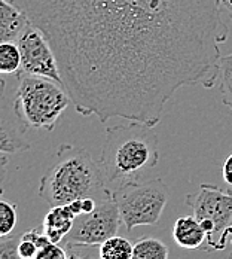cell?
I'll use <instances>...</instances> for the list:
<instances>
[{"label": "cell", "mask_w": 232, "mask_h": 259, "mask_svg": "<svg viewBox=\"0 0 232 259\" xmlns=\"http://www.w3.org/2000/svg\"><path fill=\"white\" fill-rule=\"evenodd\" d=\"M67 253L63 244L48 241L42 247H39L37 255L34 259H66Z\"/></svg>", "instance_id": "obj_19"}, {"label": "cell", "mask_w": 232, "mask_h": 259, "mask_svg": "<svg viewBox=\"0 0 232 259\" xmlns=\"http://www.w3.org/2000/svg\"><path fill=\"white\" fill-rule=\"evenodd\" d=\"M112 197L118 206L121 221L127 231L135 227L155 225L168 203V188L162 179L122 182Z\"/></svg>", "instance_id": "obj_5"}, {"label": "cell", "mask_w": 232, "mask_h": 259, "mask_svg": "<svg viewBox=\"0 0 232 259\" xmlns=\"http://www.w3.org/2000/svg\"><path fill=\"white\" fill-rule=\"evenodd\" d=\"M21 69V52L15 42L0 44V75H18Z\"/></svg>", "instance_id": "obj_15"}, {"label": "cell", "mask_w": 232, "mask_h": 259, "mask_svg": "<svg viewBox=\"0 0 232 259\" xmlns=\"http://www.w3.org/2000/svg\"><path fill=\"white\" fill-rule=\"evenodd\" d=\"M173 238L177 246L188 250L201 249L207 241V233L198 219L192 216H180L173 227Z\"/></svg>", "instance_id": "obj_12"}, {"label": "cell", "mask_w": 232, "mask_h": 259, "mask_svg": "<svg viewBox=\"0 0 232 259\" xmlns=\"http://www.w3.org/2000/svg\"><path fill=\"white\" fill-rule=\"evenodd\" d=\"M12 2L72 78L142 75L228 37L216 0Z\"/></svg>", "instance_id": "obj_1"}, {"label": "cell", "mask_w": 232, "mask_h": 259, "mask_svg": "<svg viewBox=\"0 0 232 259\" xmlns=\"http://www.w3.org/2000/svg\"><path fill=\"white\" fill-rule=\"evenodd\" d=\"M30 21L24 11L12 0H0V44L18 42Z\"/></svg>", "instance_id": "obj_10"}, {"label": "cell", "mask_w": 232, "mask_h": 259, "mask_svg": "<svg viewBox=\"0 0 232 259\" xmlns=\"http://www.w3.org/2000/svg\"><path fill=\"white\" fill-rule=\"evenodd\" d=\"M18 255L21 259H34L37 255L39 246L30 238L26 234H20V241H18Z\"/></svg>", "instance_id": "obj_21"}, {"label": "cell", "mask_w": 232, "mask_h": 259, "mask_svg": "<svg viewBox=\"0 0 232 259\" xmlns=\"http://www.w3.org/2000/svg\"><path fill=\"white\" fill-rule=\"evenodd\" d=\"M72 103L64 87L39 76H18L14 104L28 128L52 131Z\"/></svg>", "instance_id": "obj_4"}, {"label": "cell", "mask_w": 232, "mask_h": 259, "mask_svg": "<svg viewBox=\"0 0 232 259\" xmlns=\"http://www.w3.org/2000/svg\"><path fill=\"white\" fill-rule=\"evenodd\" d=\"M17 45L21 52V69L17 76L28 75L47 78L63 87L57 57L52 51L48 39L37 27L28 23Z\"/></svg>", "instance_id": "obj_7"}, {"label": "cell", "mask_w": 232, "mask_h": 259, "mask_svg": "<svg viewBox=\"0 0 232 259\" xmlns=\"http://www.w3.org/2000/svg\"><path fill=\"white\" fill-rule=\"evenodd\" d=\"M168 255L165 243L154 237L140 238L132 247V259H168Z\"/></svg>", "instance_id": "obj_13"}, {"label": "cell", "mask_w": 232, "mask_h": 259, "mask_svg": "<svg viewBox=\"0 0 232 259\" xmlns=\"http://www.w3.org/2000/svg\"><path fill=\"white\" fill-rule=\"evenodd\" d=\"M121 216L118 206L112 197H106L97 203V207L91 213L80 214L75 219L72 231L63 240V243H83L100 246L107 238L116 235L121 225Z\"/></svg>", "instance_id": "obj_8"}, {"label": "cell", "mask_w": 232, "mask_h": 259, "mask_svg": "<svg viewBox=\"0 0 232 259\" xmlns=\"http://www.w3.org/2000/svg\"><path fill=\"white\" fill-rule=\"evenodd\" d=\"M132 247L128 238L116 234L99 246L100 259H132Z\"/></svg>", "instance_id": "obj_14"}, {"label": "cell", "mask_w": 232, "mask_h": 259, "mask_svg": "<svg viewBox=\"0 0 232 259\" xmlns=\"http://www.w3.org/2000/svg\"><path fill=\"white\" fill-rule=\"evenodd\" d=\"M222 176H223V181L232 188V154L226 158V161L222 167Z\"/></svg>", "instance_id": "obj_23"}, {"label": "cell", "mask_w": 232, "mask_h": 259, "mask_svg": "<svg viewBox=\"0 0 232 259\" xmlns=\"http://www.w3.org/2000/svg\"><path fill=\"white\" fill-rule=\"evenodd\" d=\"M20 235H9L0 238V259H21L18 255Z\"/></svg>", "instance_id": "obj_20"}, {"label": "cell", "mask_w": 232, "mask_h": 259, "mask_svg": "<svg viewBox=\"0 0 232 259\" xmlns=\"http://www.w3.org/2000/svg\"><path fill=\"white\" fill-rule=\"evenodd\" d=\"M220 96L223 104L232 112V54L222 55L219 60Z\"/></svg>", "instance_id": "obj_16"}, {"label": "cell", "mask_w": 232, "mask_h": 259, "mask_svg": "<svg viewBox=\"0 0 232 259\" xmlns=\"http://www.w3.org/2000/svg\"><path fill=\"white\" fill-rule=\"evenodd\" d=\"M66 249V259H100L99 246L83 243H61Z\"/></svg>", "instance_id": "obj_18"}, {"label": "cell", "mask_w": 232, "mask_h": 259, "mask_svg": "<svg viewBox=\"0 0 232 259\" xmlns=\"http://www.w3.org/2000/svg\"><path fill=\"white\" fill-rule=\"evenodd\" d=\"M5 85H6L5 83V79L2 78V75H0V97L5 94Z\"/></svg>", "instance_id": "obj_25"}, {"label": "cell", "mask_w": 232, "mask_h": 259, "mask_svg": "<svg viewBox=\"0 0 232 259\" xmlns=\"http://www.w3.org/2000/svg\"><path fill=\"white\" fill-rule=\"evenodd\" d=\"M27 127L18 115L14 99L0 97V154L17 155L31 149L27 139Z\"/></svg>", "instance_id": "obj_9"}, {"label": "cell", "mask_w": 232, "mask_h": 259, "mask_svg": "<svg viewBox=\"0 0 232 259\" xmlns=\"http://www.w3.org/2000/svg\"><path fill=\"white\" fill-rule=\"evenodd\" d=\"M152 128L134 121L106 128L99 161L107 185L131 181L158 164V136Z\"/></svg>", "instance_id": "obj_3"}, {"label": "cell", "mask_w": 232, "mask_h": 259, "mask_svg": "<svg viewBox=\"0 0 232 259\" xmlns=\"http://www.w3.org/2000/svg\"><path fill=\"white\" fill-rule=\"evenodd\" d=\"M229 259H232V253H231V255H229Z\"/></svg>", "instance_id": "obj_26"}, {"label": "cell", "mask_w": 232, "mask_h": 259, "mask_svg": "<svg viewBox=\"0 0 232 259\" xmlns=\"http://www.w3.org/2000/svg\"><path fill=\"white\" fill-rule=\"evenodd\" d=\"M75 213L69 204L61 206H52L48 213L45 214L42 228L45 235L51 240L52 243H63V240L67 237V234L72 231L75 224Z\"/></svg>", "instance_id": "obj_11"}, {"label": "cell", "mask_w": 232, "mask_h": 259, "mask_svg": "<svg viewBox=\"0 0 232 259\" xmlns=\"http://www.w3.org/2000/svg\"><path fill=\"white\" fill-rule=\"evenodd\" d=\"M184 203L206 230L208 246L223 249L228 235L232 233V191L201 183L198 192L189 194Z\"/></svg>", "instance_id": "obj_6"}, {"label": "cell", "mask_w": 232, "mask_h": 259, "mask_svg": "<svg viewBox=\"0 0 232 259\" xmlns=\"http://www.w3.org/2000/svg\"><path fill=\"white\" fill-rule=\"evenodd\" d=\"M37 194L52 207L88 197L100 201L112 191L99 159L82 146L63 143L42 176Z\"/></svg>", "instance_id": "obj_2"}, {"label": "cell", "mask_w": 232, "mask_h": 259, "mask_svg": "<svg viewBox=\"0 0 232 259\" xmlns=\"http://www.w3.org/2000/svg\"><path fill=\"white\" fill-rule=\"evenodd\" d=\"M220 15L228 17L232 21V0H216Z\"/></svg>", "instance_id": "obj_24"}, {"label": "cell", "mask_w": 232, "mask_h": 259, "mask_svg": "<svg viewBox=\"0 0 232 259\" xmlns=\"http://www.w3.org/2000/svg\"><path fill=\"white\" fill-rule=\"evenodd\" d=\"M8 164H9V155L0 154V195L3 194V183L6 179V170H8Z\"/></svg>", "instance_id": "obj_22"}, {"label": "cell", "mask_w": 232, "mask_h": 259, "mask_svg": "<svg viewBox=\"0 0 232 259\" xmlns=\"http://www.w3.org/2000/svg\"><path fill=\"white\" fill-rule=\"evenodd\" d=\"M18 222L17 206L0 198V238L12 235Z\"/></svg>", "instance_id": "obj_17"}]
</instances>
